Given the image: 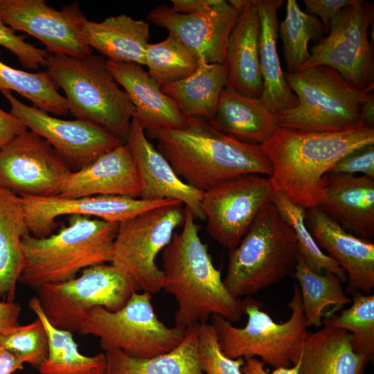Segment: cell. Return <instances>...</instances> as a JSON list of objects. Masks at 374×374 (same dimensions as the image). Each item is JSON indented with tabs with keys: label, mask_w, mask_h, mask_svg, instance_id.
Masks as SVG:
<instances>
[{
	"label": "cell",
	"mask_w": 374,
	"mask_h": 374,
	"mask_svg": "<svg viewBox=\"0 0 374 374\" xmlns=\"http://www.w3.org/2000/svg\"><path fill=\"white\" fill-rule=\"evenodd\" d=\"M374 144V127L364 125L340 132H313L278 127L260 145L271 167L275 190L308 209L324 200L323 178L343 157Z\"/></svg>",
	"instance_id": "6da1fadb"
},
{
	"label": "cell",
	"mask_w": 374,
	"mask_h": 374,
	"mask_svg": "<svg viewBox=\"0 0 374 374\" xmlns=\"http://www.w3.org/2000/svg\"><path fill=\"white\" fill-rule=\"evenodd\" d=\"M157 149L188 185L204 192L233 177L257 174L269 177L271 163L260 145L240 141L208 121L186 118L181 129L145 131Z\"/></svg>",
	"instance_id": "7a4b0ae2"
},
{
	"label": "cell",
	"mask_w": 374,
	"mask_h": 374,
	"mask_svg": "<svg viewBox=\"0 0 374 374\" xmlns=\"http://www.w3.org/2000/svg\"><path fill=\"white\" fill-rule=\"evenodd\" d=\"M199 230L186 208L181 231L173 233L162 253V289L176 300L175 326L184 329L207 322L214 315L238 321L243 314V300L226 289Z\"/></svg>",
	"instance_id": "3957f363"
},
{
	"label": "cell",
	"mask_w": 374,
	"mask_h": 374,
	"mask_svg": "<svg viewBox=\"0 0 374 374\" xmlns=\"http://www.w3.org/2000/svg\"><path fill=\"white\" fill-rule=\"evenodd\" d=\"M118 224L80 215L44 238L26 234L24 266L19 282L37 290L74 278L83 269L111 262Z\"/></svg>",
	"instance_id": "277c9868"
},
{
	"label": "cell",
	"mask_w": 374,
	"mask_h": 374,
	"mask_svg": "<svg viewBox=\"0 0 374 374\" xmlns=\"http://www.w3.org/2000/svg\"><path fill=\"white\" fill-rule=\"evenodd\" d=\"M106 60L93 53L82 57L48 53L45 71L64 91L73 117L96 124L126 143L135 108Z\"/></svg>",
	"instance_id": "5b68a950"
},
{
	"label": "cell",
	"mask_w": 374,
	"mask_h": 374,
	"mask_svg": "<svg viewBox=\"0 0 374 374\" xmlns=\"http://www.w3.org/2000/svg\"><path fill=\"white\" fill-rule=\"evenodd\" d=\"M299 257L294 231L271 200L230 251L223 282L233 297L251 296L293 276Z\"/></svg>",
	"instance_id": "8992f818"
},
{
	"label": "cell",
	"mask_w": 374,
	"mask_h": 374,
	"mask_svg": "<svg viewBox=\"0 0 374 374\" xmlns=\"http://www.w3.org/2000/svg\"><path fill=\"white\" fill-rule=\"evenodd\" d=\"M284 75L298 104L276 114L280 127L340 132L362 125L361 107L373 91L355 89L336 70L323 65Z\"/></svg>",
	"instance_id": "52a82bcc"
},
{
	"label": "cell",
	"mask_w": 374,
	"mask_h": 374,
	"mask_svg": "<svg viewBox=\"0 0 374 374\" xmlns=\"http://www.w3.org/2000/svg\"><path fill=\"white\" fill-rule=\"evenodd\" d=\"M260 307L261 303L251 296L243 299V313L248 317L244 328L235 327L220 316L212 317L220 349L229 358L258 357L276 368L295 365L309 334L299 285L294 284L288 303L291 315L286 321L276 323Z\"/></svg>",
	"instance_id": "ba28073f"
},
{
	"label": "cell",
	"mask_w": 374,
	"mask_h": 374,
	"mask_svg": "<svg viewBox=\"0 0 374 374\" xmlns=\"http://www.w3.org/2000/svg\"><path fill=\"white\" fill-rule=\"evenodd\" d=\"M147 292L133 293L120 310H91L78 333L99 339L105 352L119 350L134 358H150L170 351L184 339L186 329L170 328L158 319Z\"/></svg>",
	"instance_id": "9c48e42d"
},
{
	"label": "cell",
	"mask_w": 374,
	"mask_h": 374,
	"mask_svg": "<svg viewBox=\"0 0 374 374\" xmlns=\"http://www.w3.org/2000/svg\"><path fill=\"white\" fill-rule=\"evenodd\" d=\"M185 213L184 204L175 202L118 224L110 263L130 277L137 292L152 294L162 290L163 275L156 258L182 226Z\"/></svg>",
	"instance_id": "30bf717a"
},
{
	"label": "cell",
	"mask_w": 374,
	"mask_h": 374,
	"mask_svg": "<svg viewBox=\"0 0 374 374\" xmlns=\"http://www.w3.org/2000/svg\"><path fill=\"white\" fill-rule=\"evenodd\" d=\"M36 290L48 321L71 332L78 331L93 308L118 310L137 292L130 277L111 263L87 267L74 278L44 285Z\"/></svg>",
	"instance_id": "8fae6325"
},
{
	"label": "cell",
	"mask_w": 374,
	"mask_h": 374,
	"mask_svg": "<svg viewBox=\"0 0 374 374\" xmlns=\"http://www.w3.org/2000/svg\"><path fill=\"white\" fill-rule=\"evenodd\" d=\"M374 20L371 1L355 0L330 22L326 37L310 50V58L301 69L323 65L336 70L352 87L373 91L374 56L368 29Z\"/></svg>",
	"instance_id": "7c38bea8"
},
{
	"label": "cell",
	"mask_w": 374,
	"mask_h": 374,
	"mask_svg": "<svg viewBox=\"0 0 374 374\" xmlns=\"http://www.w3.org/2000/svg\"><path fill=\"white\" fill-rule=\"evenodd\" d=\"M274 190L269 177L245 174L203 192L202 208L208 233L224 247L233 249Z\"/></svg>",
	"instance_id": "4fadbf2b"
},
{
	"label": "cell",
	"mask_w": 374,
	"mask_h": 374,
	"mask_svg": "<svg viewBox=\"0 0 374 374\" xmlns=\"http://www.w3.org/2000/svg\"><path fill=\"white\" fill-rule=\"evenodd\" d=\"M71 171L48 141L29 130L0 150V186L20 197L57 196Z\"/></svg>",
	"instance_id": "5bb4252c"
},
{
	"label": "cell",
	"mask_w": 374,
	"mask_h": 374,
	"mask_svg": "<svg viewBox=\"0 0 374 374\" xmlns=\"http://www.w3.org/2000/svg\"><path fill=\"white\" fill-rule=\"evenodd\" d=\"M10 103V113L28 130L48 141L73 171L93 163L105 152L125 143L104 128L87 121L64 120L1 91Z\"/></svg>",
	"instance_id": "9a60e30c"
},
{
	"label": "cell",
	"mask_w": 374,
	"mask_h": 374,
	"mask_svg": "<svg viewBox=\"0 0 374 374\" xmlns=\"http://www.w3.org/2000/svg\"><path fill=\"white\" fill-rule=\"evenodd\" d=\"M0 17L15 31L39 39L50 54L82 57L93 53L82 37L87 19L77 1L58 10L44 0H0Z\"/></svg>",
	"instance_id": "2e32d148"
},
{
	"label": "cell",
	"mask_w": 374,
	"mask_h": 374,
	"mask_svg": "<svg viewBox=\"0 0 374 374\" xmlns=\"http://www.w3.org/2000/svg\"><path fill=\"white\" fill-rule=\"evenodd\" d=\"M29 233L44 238L57 227L56 219L62 215L94 217L119 224L143 212L168 204L175 200H145L123 196L80 197H21Z\"/></svg>",
	"instance_id": "e0dca14e"
},
{
	"label": "cell",
	"mask_w": 374,
	"mask_h": 374,
	"mask_svg": "<svg viewBox=\"0 0 374 374\" xmlns=\"http://www.w3.org/2000/svg\"><path fill=\"white\" fill-rule=\"evenodd\" d=\"M242 8L230 1L221 0L202 12L182 14L161 3L148 14V20L166 28L197 57L207 63H225L229 36Z\"/></svg>",
	"instance_id": "ac0fdd59"
},
{
	"label": "cell",
	"mask_w": 374,
	"mask_h": 374,
	"mask_svg": "<svg viewBox=\"0 0 374 374\" xmlns=\"http://www.w3.org/2000/svg\"><path fill=\"white\" fill-rule=\"evenodd\" d=\"M305 224L315 242L345 271L350 294L374 287V244L346 231L319 207L306 209Z\"/></svg>",
	"instance_id": "d6986e66"
},
{
	"label": "cell",
	"mask_w": 374,
	"mask_h": 374,
	"mask_svg": "<svg viewBox=\"0 0 374 374\" xmlns=\"http://www.w3.org/2000/svg\"><path fill=\"white\" fill-rule=\"evenodd\" d=\"M126 143L139 173L145 200L170 199L181 202L195 219L205 220L202 208V192L185 183L166 157L148 140L145 130L133 118Z\"/></svg>",
	"instance_id": "ffe728a7"
},
{
	"label": "cell",
	"mask_w": 374,
	"mask_h": 374,
	"mask_svg": "<svg viewBox=\"0 0 374 374\" xmlns=\"http://www.w3.org/2000/svg\"><path fill=\"white\" fill-rule=\"evenodd\" d=\"M141 193V185L136 163L125 143L102 154L91 164L71 171L58 196L140 198Z\"/></svg>",
	"instance_id": "44dd1931"
},
{
	"label": "cell",
	"mask_w": 374,
	"mask_h": 374,
	"mask_svg": "<svg viewBox=\"0 0 374 374\" xmlns=\"http://www.w3.org/2000/svg\"><path fill=\"white\" fill-rule=\"evenodd\" d=\"M106 65L127 94L135 108L133 118L145 131L186 126V118L142 65L109 60H106Z\"/></svg>",
	"instance_id": "7402d4cb"
},
{
	"label": "cell",
	"mask_w": 374,
	"mask_h": 374,
	"mask_svg": "<svg viewBox=\"0 0 374 374\" xmlns=\"http://www.w3.org/2000/svg\"><path fill=\"white\" fill-rule=\"evenodd\" d=\"M325 198L317 207L344 229L370 240L374 236V178L328 173Z\"/></svg>",
	"instance_id": "603a6c76"
},
{
	"label": "cell",
	"mask_w": 374,
	"mask_h": 374,
	"mask_svg": "<svg viewBox=\"0 0 374 374\" xmlns=\"http://www.w3.org/2000/svg\"><path fill=\"white\" fill-rule=\"evenodd\" d=\"M260 20L254 0H246L229 36L225 55L227 85L250 97L260 98L262 79L259 62Z\"/></svg>",
	"instance_id": "cb8c5ba5"
},
{
	"label": "cell",
	"mask_w": 374,
	"mask_h": 374,
	"mask_svg": "<svg viewBox=\"0 0 374 374\" xmlns=\"http://www.w3.org/2000/svg\"><path fill=\"white\" fill-rule=\"evenodd\" d=\"M209 123L240 141L261 145L279 127L276 114L260 98L243 95L226 85L222 91L215 114Z\"/></svg>",
	"instance_id": "d4e9b609"
},
{
	"label": "cell",
	"mask_w": 374,
	"mask_h": 374,
	"mask_svg": "<svg viewBox=\"0 0 374 374\" xmlns=\"http://www.w3.org/2000/svg\"><path fill=\"white\" fill-rule=\"evenodd\" d=\"M260 20L259 62L262 79L260 97L274 114L294 108L298 100L288 87L277 51L279 21L278 11L282 0H254Z\"/></svg>",
	"instance_id": "484cf974"
},
{
	"label": "cell",
	"mask_w": 374,
	"mask_h": 374,
	"mask_svg": "<svg viewBox=\"0 0 374 374\" xmlns=\"http://www.w3.org/2000/svg\"><path fill=\"white\" fill-rule=\"evenodd\" d=\"M84 42L107 60L144 65L149 44L150 25L125 14L112 16L100 22H84L82 29Z\"/></svg>",
	"instance_id": "4316f807"
},
{
	"label": "cell",
	"mask_w": 374,
	"mask_h": 374,
	"mask_svg": "<svg viewBox=\"0 0 374 374\" xmlns=\"http://www.w3.org/2000/svg\"><path fill=\"white\" fill-rule=\"evenodd\" d=\"M372 359L354 351L348 332L324 326L308 335L298 374H364Z\"/></svg>",
	"instance_id": "83f0119b"
},
{
	"label": "cell",
	"mask_w": 374,
	"mask_h": 374,
	"mask_svg": "<svg viewBox=\"0 0 374 374\" xmlns=\"http://www.w3.org/2000/svg\"><path fill=\"white\" fill-rule=\"evenodd\" d=\"M226 63H207L198 58L197 69L186 78L161 87L186 117L210 121L214 117L222 89L227 85Z\"/></svg>",
	"instance_id": "f1b7e54d"
},
{
	"label": "cell",
	"mask_w": 374,
	"mask_h": 374,
	"mask_svg": "<svg viewBox=\"0 0 374 374\" xmlns=\"http://www.w3.org/2000/svg\"><path fill=\"white\" fill-rule=\"evenodd\" d=\"M30 233L20 196L0 186V297L14 301L24 266L21 241Z\"/></svg>",
	"instance_id": "f546056e"
},
{
	"label": "cell",
	"mask_w": 374,
	"mask_h": 374,
	"mask_svg": "<svg viewBox=\"0 0 374 374\" xmlns=\"http://www.w3.org/2000/svg\"><path fill=\"white\" fill-rule=\"evenodd\" d=\"M197 325L186 329L175 348L150 358L132 357L119 350L105 352V374H204L198 353Z\"/></svg>",
	"instance_id": "4dcf8cb0"
},
{
	"label": "cell",
	"mask_w": 374,
	"mask_h": 374,
	"mask_svg": "<svg viewBox=\"0 0 374 374\" xmlns=\"http://www.w3.org/2000/svg\"><path fill=\"white\" fill-rule=\"evenodd\" d=\"M28 305L43 323L48 338V355L37 368L40 374H105V353L93 356L82 354L73 332L53 326L44 314L38 298L33 297Z\"/></svg>",
	"instance_id": "1f68e13d"
},
{
	"label": "cell",
	"mask_w": 374,
	"mask_h": 374,
	"mask_svg": "<svg viewBox=\"0 0 374 374\" xmlns=\"http://www.w3.org/2000/svg\"><path fill=\"white\" fill-rule=\"evenodd\" d=\"M299 283L303 315L307 327H319L326 310L331 308L332 314L350 303L352 300L346 295L341 280L334 274H317L299 257L293 275Z\"/></svg>",
	"instance_id": "d6a6232c"
},
{
	"label": "cell",
	"mask_w": 374,
	"mask_h": 374,
	"mask_svg": "<svg viewBox=\"0 0 374 374\" xmlns=\"http://www.w3.org/2000/svg\"><path fill=\"white\" fill-rule=\"evenodd\" d=\"M278 32L289 73L299 71L308 62L309 41L319 42L323 33L320 20L303 12L296 0L287 1L285 17L279 23Z\"/></svg>",
	"instance_id": "836d02e7"
},
{
	"label": "cell",
	"mask_w": 374,
	"mask_h": 374,
	"mask_svg": "<svg viewBox=\"0 0 374 374\" xmlns=\"http://www.w3.org/2000/svg\"><path fill=\"white\" fill-rule=\"evenodd\" d=\"M46 71L30 73L12 68L0 60V91H14L30 100L33 107L49 114L66 116L67 102Z\"/></svg>",
	"instance_id": "e575fe53"
},
{
	"label": "cell",
	"mask_w": 374,
	"mask_h": 374,
	"mask_svg": "<svg viewBox=\"0 0 374 374\" xmlns=\"http://www.w3.org/2000/svg\"><path fill=\"white\" fill-rule=\"evenodd\" d=\"M280 214L292 228L299 253L307 266L317 274L323 270L335 274L342 283L347 276L339 265L318 246L305 224L306 209L292 202L281 191L275 190L271 197Z\"/></svg>",
	"instance_id": "d590c367"
},
{
	"label": "cell",
	"mask_w": 374,
	"mask_h": 374,
	"mask_svg": "<svg viewBox=\"0 0 374 374\" xmlns=\"http://www.w3.org/2000/svg\"><path fill=\"white\" fill-rule=\"evenodd\" d=\"M197 57L173 36L148 44L144 65L150 76L163 87L190 75L197 67Z\"/></svg>",
	"instance_id": "8d00e7d4"
},
{
	"label": "cell",
	"mask_w": 374,
	"mask_h": 374,
	"mask_svg": "<svg viewBox=\"0 0 374 374\" xmlns=\"http://www.w3.org/2000/svg\"><path fill=\"white\" fill-rule=\"evenodd\" d=\"M353 303L340 314L325 318L322 325L339 328L352 336V346L357 354L373 357L374 294L355 293Z\"/></svg>",
	"instance_id": "74e56055"
},
{
	"label": "cell",
	"mask_w": 374,
	"mask_h": 374,
	"mask_svg": "<svg viewBox=\"0 0 374 374\" xmlns=\"http://www.w3.org/2000/svg\"><path fill=\"white\" fill-rule=\"evenodd\" d=\"M0 344L24 364L37 369L48 355L47 332L38 317L28 324L19 325L0 335Z\"/></svg>",
	"instance_id": "f35d334b"
},
{
	"label": "cell",
	"mask_w": 374,
	"mask_h": 374,
	"mask_svg": "<svg viewBox=\"0 0 374 374\" xmlns=\"http://www.w3.org/2000/svg\"><path fill=\"white\" fill-rule=\"evenodd\" d=\"M197 334L199 362L204 374H242L244 358L231 359L224 354L212 324L198 323Z\"/></svg>",
	"instance_id": "ab89813d"
},
{
	"label": "cell",
	"mask_w": 374,
	"mask_h": 374,
	"mask_svg": "<svg viewBox=\"0 0 374 374\" xmlns=\"http://www.w3.org/2000/svg\"><path fill=\"white\" fill-rule=\"evenodd\" d=\"M26 37L17 35L0 17V45L14 54L21 66L29 70H37L46 66L48 53L25 41Z\"/></svg>",
	"instance_id": "60d3db41"
},
{
	"label": "cell",
	"mask_w": 374,
	"mask_h": 374,
	"mask_svg": "<svg viewBox=\"0 0 374 374\" xmlns=\"http://www.w3.org/2000/svg\"><path fill=\"white\" fill-rule=\"evenodd\" d=\"M328 173L352 175L360 173L374 178V144L362 146L347 154Z\"/></svg>",
	"instance_id": "b9f144b4"
},
{
	"label": "cell",
	"mask_w": 374,
	"mask_h": 374,
	"mask_svg": "<svg viewBox=\"0 0 374 374\" xmlns=\"http://www.w3.org/2000/svg\"><path fill=\"white\" fill-rule=\"evenodd\" d=\"M355 0H303L308 14L320 18L323 32L328 33L330 22L344 8Z\"/></svg>",
	"instance_id": "7bdbcfd3"
},
{
	"label": "cell",
	"mask_w": 374,
	"mask_h": 374,
	"mask_svg": "<svg viewBox=\"0 0 374 374\" xmlns=\"http://www.w3.org/2000/svg\"><path fill=\"white\" fill-rule=\"evenodd\" d=\"M27 130L14 115L0 107V150Z\"/></svg>",
	"instance_id": "ee69618b"
},
{
	"label": "cell",
	"mask_w": 374,
	"mask_h": 374,
	"mask_svg": "<svg viewBox=\"0 0 374 374\" xmlns=\"http://www.w3.org/2000/svg\"><path fill=\"white\" fill-rule=\"evenodd\" d=\"M21 308L14 301H0V335L19 326Z\"/></svg>",
	"instance_id": "f6af8a7d"
},
{
	"label": "cell",
	"mask_w": 374,
	"mask_h": 374,
	"mask_svg": "<svg viewBox=\"0 0 374 374\" xmlns=\"http://www.w3.org/2000/svg\"><path fill=\"white\" fill-rule=\"evenodd\" d=\"M244 359V364L241 367L242 374H298L300 360L291 367H279L269 373L264 368L265 363L258 358L247 357Z\"/></svg>",
	"instance_id": "bcb514c9"
},
{
	"label": "cell",
	"mask_w": 374,
	"mask_h": 374,
	"mask_svg": "<svg viewBox=\"0 0 374 374\" xmlns=\"http://www.w3.org/2000/svg\"><path fill=\"white\" fill-rule=\"evenodd\" d=\"M221 0H171V8L182 14H193L212 8Z\"/></svg>",
	"instance_id": "7dc6e473"
},
{
	"label": "cell",
	"mask_w": 374,
	"mask_h": 374,
	"mask_svg": "<svg viewBox=\"0 0 374 374\" xmlns=\"http://www.w3.org/2000/svg\"><path fill=\"white\" fill-rule=\"evenodd\" d=\"M24 369V363L0 344V374H12Z\"/></svg>",
	"instance_id": "c3c4849f"
},
{
	"label": "cell",
	"mask_w": 374,
	"mask_h": 374,
	"mask_svg": "<svg viewBox=\"0 0 374 374\" xmlns=\"http://www.w3.org/2000/svg\"><path fill=\"white\" fill-rule=\"evenodd\" d=\"M361 123L366 127H374V96L371 93L362 104L360 110Z\"/></svg>",
	"instance_id": "681fc988"
}]
</instances>
